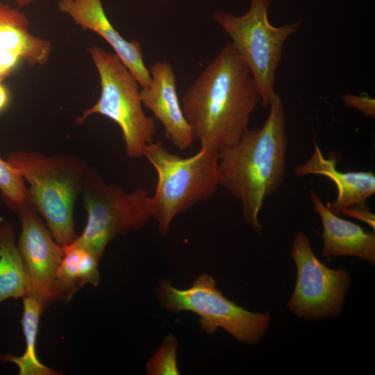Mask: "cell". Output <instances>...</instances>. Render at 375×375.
<instances>
[{"label":"cell","mask_w":375,"mask_h":375,"mask_svg":"<svg viewBox=\"0 0 375 375\" xmlns=\"http://www.w3.org/2000/svg\"><path fill=\"white\" fill-rule=\"evenodd\" d=\"M149 72L150 83L140 90L142 105L162 124L166 137L184 150L193 144L195 138L180 104L172 65L157 61Z\"/></svg>","instance_id":"12"},{"label":"cell","mask_w":375,"mask_h":375,"mask_svg":"<svg viewBox=\"0 0 375 375\" xmlns=\"http://www.w3.org/2000/svg\"><path fill=\"white\" fill-rule=\"evenodd\" d=\"M28 184L31 205L46 220L56 242L62 247L77 238L74 207L89 169L69 156L47 157L35 152L17 151L6 160Z\"/></svg>","instance_id":"3"},{"label":"cell","mask_w":375,"mask_h":375,"mask_svg":"<svg viewBox=\"0 0 375 375\" xmlns=\"http://www.w3.org/2000/svg\"><path fill=\"white\" fill-rule=\"evenodd\" d=\"M155 292L160 306L168 312L197 315L201 329L207 334L220 328L242 343L256 344L269 325L268 312H250L229 300L217 288L215 278L206 273L185 289L177 288L162 278Z\"/></svg>","instance_id":"7"},{"label":"cell","mask_w":375,"mask_h":375,"mask_svg":"<svg viewBox=\"0 0 375 375\" xmlns=\"http://www.w3.org/2000/svg\"><path fill=\"white\" fill-rule=\"evenodd\" d=\"M81 248L78 261V282L80 288L85 284L97 287L99 283L98 265L99 258L87 249Z\"/></svg>","instance_id":"21"},{"label":"cell","mask_w":375,"mask_h":375,"mask_svg":"<svg viewBox=\"0 0 375 375\" xmlns=\"http://www.w3.org/2000/svg\"><path fill=\"white\" fill-rule=\"evenodd\" d=\"M155 168L158 181L151 197V213L159 231L165 235L173 219L197 203L212 197L219 185V152L201 147L194 156L183 158L169 152L162 142H152L143 150Z\"/></svg>","instance_id":"4"},{"label":"cell","mask_w":375,"mask_h":375,"mask_svg":"<svg viewBox=\"0 0 375 375\" xmlns=\"http://www.w3.org/2000/svg\"><path fill=\"white\" fill-rule=\"evenodd\" d=\"M342 213L358 219L374 229V215L370 212L366 206H353L344 210Z\"/></svg>","instance_id":"23"},{"label":"cell","mask_w":375,"mask_h":375,"mask_svg":"<svg viewBox=\"0 0 375 375\" xmlns=\"http://www.w3.org/2000/svg\"><path fill=\"white\" fill-rule=\"evenodd\" d=\"M310 196L314 209L322 224L323 256H354L374 265L375 235L366 232L358 224L335 214L313 190Z\"/></svg>","instance_id":"14"},{"label":"cell","mask_w":375,"mask_h":375,"mask_svg":"<svg viewBox=\"0 0 375 375\" xmlns=\"http://www.w3.org/2000/svg\"><path fill=\"white\" fill-rule=\"evenodd\" d=\"M341 99L346 106L358 110L365 116L375 117V99L368 94L358 96L346 93L342 95Z\"/></svg>","instance_id":"22"},{"label":"cell","mask_w":375,"mask_h":375,"mask_svg":"<svg viewBox=\"0 0 375 375\" xmlns=\"http://www.w3.org/2000/svg\"><path fill=\"white\" fill-rule=\"evenodd\" d=\"M272 3V0H250L248 10L239 16L223 12L212 14L213 20L230 37L248 67L265 108L276 94V72L285 43L301 26L299 21L279 26L272 24L268 18Z\"/></svg>","instance_id":"6"},{"label":"cell","mask_w":375,"mask_h":375,"mask_svg":"<svg viewBox=\"0 0 375 375\" xmlns=\"http://www.w3.org/2000/svg\"><path fill=\"white\" fill-rule=\"evenodd\" d=\"M290 253L297 267V281L288 309L306 319L340 315L351 285L350 274L345 269H333L322 263L303 232L294 235Z\"/></svg>","instance_id":"9"},{"label":"cell","mask_w":375,"mask_h":375,"mask_svg":"<svg viewBox=\"0 0 375 375\" xmlns=\"http://www.w3.org/2000/svg\"><path fill=\"white\" fill-rule=\"evenodd\" d=\"M16 3L18 8H22L25 6H30L33 3H35L40 0H13Z\"/></svg>","instance_id":"26"},{"label":"cell","mask_w":375,"mask_h":375,"mask_svg":"<svg viewBox=\"0 0 375 375\" xmlns=\"http://www.w3.org/2000/svg\"><path fill=\"white\" fill-rule=\"evenodd\" d=\"M22 299L24 310L22 326L26 342L25 351L21 356L11 353L1 355L0 360L15 363L19 368V375L60 374L58 371L42 364L36 353L39 322L44 307L40 300L31 294Z\"/></svg>","instance_id":"17"},{"label":"cell","mask_w":375,"mask_h":375,"mask_svg":"<svg viewBox=\"0 0 375 375\" xmlns=\"http://www.w3.org/2000/svg\"><path fill=\"white\" fill-rule=\"evenodd\" d=\"M0 192L8 206L17 212L29 203L24 178L7 160L1 157Z\"/></svg>","instance_id":"18"},{"label":"cell","mask_w":375,"mask_h":375,"mask_svg":"<svg viewBox=\"0 0 375 375\" xmlns=\"http://www.w3.org/2000/svg\"><path fill=\"white\" fill-rule=\"evenodd\" d=\"M58 9L77 25L101 36L135 76L142 89L151 81L149 69L144 61L140 43L125 40L113 27L103 7L101 0H58Z\"/></svg>","instance_id":"11"},{"label":"cell","mask_w":375,"mask_h":375,"mask_svg":"<svg viewBox=\"0 0 375 375\" xmlns=\"http://www.w3.org/2000/svg\"><path fill=\"white\" fill-rule=\"evenodd\" d=\"M34 210L28 203L18 212L22 231L17 247L28 274V294L36 297L45 308L53 301L60 299L57 271L64 251L53 240Z\"/></svg>","instance_id":"10"},{"label":"cell","mask_w":375,"mask_h":375,"mask_svg":"<svg viewBox=\"0 0 375 375\" xmlns=\"http://www.w3.org/2000/svg\"><path fill=\"white\" fill-rule=\"evenodd\" d=\"M28 26V19L22 11L0 2V51L13 53L31 66L44 65L52 45L31 34Z\"/></svg>","instance_id":"15"},{"label":"cell","mask_w":375,"mask_h":375,"mask_svg":"<svg viewBox=\"0 0 375 375\" xmlns=\"http://www.w3.org/2000/svg\"><path fill=\"white\" fill-rule=\"evenodd\" d=\"M62 249L64 254L57 271V281L60 299L69 300L80 288L78 272L81 248L70 244Z\"/></svg>","instance_id":"19"},{"label":"cell","mask_w":375,"mask_h":375,"mask_svg":"<svg viewBox=\"0 0 375 375\" xmlns=\"http://www.w3.org/2000/svg\"><path fill=\"white\" fill-rule=\"evenodd\" d=\"M294 172L299 176H324L334 183L338 190L336 199L326 204L336 215L351 207L365 206L367 200L375 193L373 172L338 170L335 158H325L315 140L312 154L304 163L297 166Z\"/></svg>","instance_id":"13"},{"label":"cell","mask_w":375,"mask_h":375,"mask_svg":"<svg viewBox=\"0 0 375 375\" xmlns=\"http://www.w3.org/2000/svg\"><path fill=\"white\" fill-rule=\"evenodd\" d=\"M259 128L249 129L233 144L219 152V185L242 204L243 218L256 232L264 200L274 194L285 177L288 137L283 102L276 93Z\"/></svg>","instance_id":"2"},{"label":"cell","mask_w":375,"mask_h":375,"mask_svg":"<svg viewBox=\"0 0 375 375\" xmlns=\"http://www.w3.org/2000/svg\"><path fill=\"white\" fill-rule=\"evenodd\" d=\"M88 52L99 76L101 93L97 101L77 118V123L94 114L109 118L122 131L127 155L142 156L145 147L153 142L156 127L155 119L143 111L139 83L115 53L99 46L90 47Z\"/></svg>","instance_id":"5"},{"label":"cell","mask_w":375,"mask_h":375,"mask_svg":"<svg viewBox=\"0 0 375 375\" xmlns=\"http://www.w3.org/2000/svg\"><path fill=\"white\" fill-rule=\"evenodd\" d=\"M25 265L10 224L0 222V303L5 300L24 297L28 293Z\"/></svg>","instance_id":"16"},{"label":"cell","mask_w":375,"mask_h":375,"mask_svg":"<svg viewBox=\"0 0 375 375\" xmlns=\"http://www.w3.org/2000/svg\"><path fill=\"white\" fill-rule=\"evenodd\" d=\"M9 101L8 92L6 87L0 82V111L8 104Z\"/></svg>","instance_id":"24"},{"label":"cell","mask_w":375,"mask_h":375,"mask_svg":"<svg viewBox=\"0 0 375 375\" xmlns=\"http://www.w3.org/2000/svg\"><path fill=\"white\" fill-rule=\"evenodd\" d=\"M178 342L172 334L162 341L154 355L147 362L146 372L149 375H178Z\"/></svg>","instance_id":"20"},{"label":"cell","mask_w":375,"mask_h":375,"mask_svg":"<svg viewBox=\"0 0 375 375\" xmlns=\"http://www.w3.org/2000/svg\"><path fill=\"white\" fill-rule=\"evenodd\" d=\"M81 193L88 213L82 234L71 243L87 249L99 259L117 235L144 226L151 217V197L147 190L130 193L104 183L89 170Z\"/></svg>","instance_id":"8"},{"label":"cell","mask_w":375,"mask_h":375,"mask_svg":"<svg viewBox=\"0 0 375 375\" xmlns=\"http://www.w3.org/2000/svg\"><path fill=\"white\" fill-rule=\"evenodd\" d=\"M11 71L12 69L8 67L0 58V82H2Z\"/></svg>","instance_id":"25"},{"label":"cell","mask_w":375,"mask_h":375,"mask_svg":"<svg viewBox=\"0 0 375 375\" xmlns=\"http://www.w3.org/2000/svg\"><path fill=\"white\" fill-rule=\"evenodd\" d=\"M260 99L248 67L228 42L186 90L181 107L201 147L219 152L249 130Z\"/></svg>","instance_id":"1"}]
</instances>
